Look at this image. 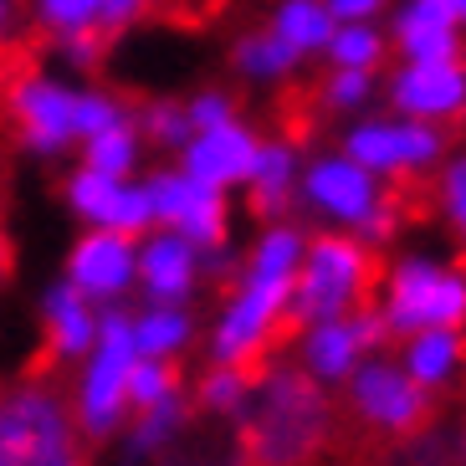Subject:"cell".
<instances>
[{
    "label": "cell",
    "instance_id": "1",
    "mask_svg": "<svg viewBox=\"0 0 466 466\" xmlns=\"http://www.w3.org/2000/svg\"><path fill=\"white\" fill-rule=\"evenodd\" d=\"M302 247H308V226L302 220H292V216L261 220L251 247L236 257L231 292L220 298L216 318H210V329H206L210 364H241V370H251L277 343V333L288 329L292 277H298Z\"/></svg>",
    "mask_w": 466,
    "mask_h": 466
},
{
    "label": "cell",
    "instance_id": "2",
    "mask_svg": "<svg viewBox=\"0 0 466 466\" xmlns=\"http://www.w3.org/2000/svg\"><path fill=\"white\" fill-rule=\"evenodd\" d=\"M292 210H302L318 231H349L374 251L400 236V200L390 195V185L380 175H370L359 159H349L339 144L302 154Z\"/></svg>",
    "mask_w": 466,
    "mask_h": 466
},
{
    "label": "cell",
    "instance_id": "3",
    "mask_svg": "<svg viewBox=\"0 0 466 466\" xmlns=\"http://www.w3.org/2000/svg\"><path fill=\"white\" fill-rule=\"evenodd\" d=\"M374 313L390 339L420 329H466V267L436 251H400L380 267Z\"/></svg>",
    "mask_w": 466,
    "mask_h": 466
},
{
    "label": "cell",
    "instance_id": "4",
    "mask_svg": "<svg viewBox=\"0 0 466 466\" xmlns=\"http://www.w3.org/2000/svg\"><path fill=\"white\" fill-rule=\"evenodd\" d=\"M374 282H380V261L374 247H364L349 231H308L298 277H292V308L288 323H318V318H343L374 302Z\"/></svg>",
    "mask_w": 466,
    "mask_h": 466
},
{
    "label": "cell",
    "instance_id": "5",
    "mask_svg": "<svg viewBox=\"0 0 466 466\" xmlns=\"http://www.w3.org/2000/svg\"><path fill=\"white\" fill-rule=\"evenodd\" d=\"M134 329H128V302H113L97 313V339L72 374V425L87 441H113L128 425V370H134Z\"/></svg>",
    "mask_w": 466,
    "mask_h": 466
},
{
    "label": "cell",
    "instance_id": "6",
    "mask_svg": "<svg viewBox=\"0 0 466 466\" xmlns=\"http://www.w3.org/2000/svg\"><path fill=\"white\" fill-rule=\"evenodd\" d=\"M77 93L83 77L56 67H21L0 93V113L15 149L36 165H62L77 154Z\"/></svg>",
    "mask_w": 466,
    "mask_h": 466
},
{
    "label": "cell",
    "instance_id": "7",
    "mask_svg": "<svg viewBox=\"0 0 466 466\" xmlns=\"http://www.w3.org/2000/svg\"><path fill=\"white\" fill-rule=\"evenodd\" d=\"M251 420V451L267 466H298L308 461L318 441H323V384H313L302 370H277L261 384H251L247 410Z\"/></svg>",
    "mask_w": 466,
    "mask_h": 466
},
{
    "label": "cell",
    "instance_id": "8",
    "mask_svg": "<svg viewBox=\"0 0 466 466\" xmlns=\"http://www.w3.org/2000/svg\"><path fill=\"white\" fill-rule=\"evenodd\" d=\"M0 466H83L67 400L42 380L0 390Z\"/></svg>",
    "mask_w": 466,
    "mask_h": 466
},
{
    "label": "cell",
    "instance_id": "9",
    "mask_svg": "<svg viewBox=\"0 0 466 466\" xmlns=\"http://www.w3.org/2000/svg\"><path fill=\"white\" fill-rule=\"evenodd\" d=\"M339 149L349 159L380 175L384 185L395 179H415V175H431V169L446 159V128L441 124H420V118H405V113L384 108V113H359L349 118L339 134Z\"/></svg>",
    "mask_w": 466,
    "mask_h": 466
},
{
    "label": "cell",
    "instance_id": "10",
    "mask_svg": "<svg viewBox=\"0 0 466 466\" xmlns=\"http://www.w3.org/2000/svg\"><path fill=\"white\" fill-rule=\"evenodd\" d=\"M144 185H149L154 226L185 236L190 247H200V257L231 251V231H236L231 190H220V185H210V179L190 175L185 165L144 169Z\"/></svg>",
    "mask_w": 466,
    "mask_h": 466
},
{
    "label": "cell",
    "instance_id": "11",
    "mask_svg": "<svg viewBox=\"0 0 466 466\" xmlns=\"http://www.w3.org/2000/svg\"><path fill=\"white\" fill-rule=\"evenodd\" d=\"M343 400H349V410L370 431H384V436H410L415 425L425 420V410H431V395L384 349L359 359V370L343 380Z\"/></svg>",
    "mask_w": 466,
    "mask_h": 466
},
{
    "label": "cell",
    "instance_id": "12",
    "mask_svg": "<svg viewBox=\"0 0 466 466\" xmlns=\"http://www.w3.org/2000/svg\"><path fill=\"white\" fill-rule=\"evenodd\" d=\"M390 343L384 318L374 313V302L354 308L343 318H318L298 329V370L313 384H343L359 370V359H370L374 349Z\"/></svg>",
    "mask_w": 466,
    "mask_h": 466
},
{
    "label": "cell",
    "instance_id": "13",
    "mask_svg": "<svg viewBox=\"0 0 466 466\" xmlns=\"http://www.w3.org/2000/svg\"><path fill=\"white\" fill-rule=\"evenodd\" d=\"M62 206L77 226H103L124 236H144L154 226L144 175H103V169L72 165L62 175Z\"/></svg>",
    "mask_w": 466,
    "mask_h": 466
},
{
    "label": "cell",
    "instance_id": "14",
    "mask_svg": "<svg viewBox=\"0 0 466 466\" xmlns=\"http://www.w3.org/2000/svg\"><path fill=\"white\" fill-rule=\"evenodd\" d=\"M62 277L97 308L128 302L138 288V236L103 231V226H83L72 236L67 257H62Z\"/></svg>",
    "mask_w": 466,
    "mask_h": 466
},
{
    "label": "cell",
    "instance_id": "15",
    "mask_svg": "<svg viewBox=\"0 0 466 466\" xmlns=\"http://www.w3.org/2000/svg\"><path fill=\"white\" fill-rule=\"evenodd\" d=\"M384 103L405 118L420 124H456L466 118V62L446 56V62H395L390 77H380Z\"/></svg>",
    "mask_w": 466,
    "mask_h": 466
},
{
    "label": "cell",
    "instance_id": "16",
    "mask_svg": "<svg viewBox=\"0 0 466 466\" xmlns=\"http://www.w3.org/2000/svg\"><path fill=\"white\" fill-rule=\"evenodd\" d=\"M206 288V257L190 247L185 236L149 226L138 236V288L134 298L144 302H195V292Z\"/></svg>",
    "mask_w": 466,
    "mask_h": 466
},
{
    "label": "cell",
    "instance_id": "17",
    "mask_svg": "<svg viewBox=\"0 0 466 466\" xmlns=\"http://www.w3.org/2000/svg\"><path fill=\"white\" fill-rule=\"evenodd\" d=\"M461 21L441 0H390L384 11V36L395 62H446L461 56Z\"/></svg>",
    "mask_w": 466,
    "mask_h": 466
},
{
    "label": "cell",
    "instance_id": "18",
    "mask_svg": "<svg viewBox=\"0 0 466 466\" xmlns=\"http://www.w3.org/2000/svg\"><path fill=\"white\" fill-rule=\"evenodd\" d=\"M257 149H261V134L247 118H231V124H216V128H195L190 144L175 154V165H185L190 175L236 195L247 185L251 165H257Z\"/></svg>",
    "mask_w": 466,
    "mask_h": 466
},
{
    "label": "cell",
    "instance_id": "19",
    "mask_svg": "<svg viewBox=\"0 0 466 466\" xmlns=\"http://www.w3.org/2000/svg\"><path fill=\"white\" fill-rule=\"evenodd\" d=\"M97 302H87L83 292L72 288L67 277H52L36 298V318H42V333H46V349H52L56 364H77V359L93 349L97 339Z\"/></svg>",
    "mask_w": 466,
    "mask_h": 466
},
{
    "label": "cell",
    "instance_id": "20",
    "mask_svg": "<svg viewBox=\"0 0 466 466\" xmlns=\"http://www.w3.org/2000/svg\"><path fill=\"white\" fill-rule=\"evenodd\" d=\"M400 370L420 384L425 395H441L451 390L456 380L466 374V329H420L405 333L395 349Z\"/></svg>",
    "mask_w": 466,
    "mask_h": 466
},
{
    "label": "cell",
    "instance_id": "21",
    "mask_svg": "<svg viewBox=\"0 0 466 466\" xmlns=\"http://www.w3.org/2000/svg\"><path fill=\"white\" fill-rule=\"evenodd\" d=\"M298 175H302V149L292 138H267L261 134V149H257V165L247 175V200L261 220H277L288 216L292 200H298Z\"/></svg>",
    "mask_w": 466,
    "mask_h": 466
},
{
    "label": "cell",
    "instance_id": "22",
    "mask_svg": "<svg viewBox=\"0 0 466 466\" xmlns=\"http://www.w3.org/2000/svg\"><path fill=\"white\" fill-rule=\"evenodd\" d=\"M128 329H134V349L144 359H185L200 339L190 302H138L128 308Z\"/></svg>",
    "mask_w": 466,
    "mask_h": 466
},
{
    "label": "cell",
    "instance_id": "23",
    "mask_svg": "<svg viewBox=\"0 0 466 466\" xmlns=\"http://www.w3.org/2000/svg\"><path fill=\"white\" fill-rule=\"evenodd\" d=\"M302 67H308V62H302L267 21H261V26H247L231 42V72L251 87H282V83H292Z\"/></svg>",
    "mask_w": 466,
    "mask_h": 466
},
{
    "label": "cell",
    "instance_id": "24",
    "mask_svg": "<svg viewBox=\"0 0 466 466\" xmlns=\"http://www.w3.org/2000/svg\"><path fill=\"white\" fill-rule=\"evenodd\" d=\"M77 165L103 169V175H144L149 144H144V134H138L134 113H124V118H113L108 128L87 134L83 144H77Z\"/></svg>",
    "mask_w": 466,
    "mask_h": 466
},
{
    "label": "cell",
    "instance_id": "25",
    "mask_svg": "<svg viewBox=\"0 0 466 466\" xmlns=\"http://www.w3.org/2000/svg\"><path fill=\"white\" fill-rule=\"evenodd\" d=\"M267 26L302 56V62H318V56L329 52V36H333V11L323 0H272V11H267Z\"/></svg>",
    "mask_w": 466,
    "mask_h": 466
},
{
    "label": "cell",
    "instance_id": "26",
    "mask_svg": "<svg viewBox=\"0 0 466 466\" xmlns=\"http://www.w3.org/2000/svg\"><path fill=\"white\" fill-rule=\"evenodd\" d=\"M103 15H108V0H26V26L46 42L103 31Z\"/></svg>",
    "mask_w": 466,
    "mask_h": 466
},
{
    "label": "cell",
    "instance_id": "27",
    "mask_svg": "<svg viewBox=\"0 0 466 466\" xmlns=\"http://www.w3.org/2000/svg\"><path fill=\"white\" fill-rule=\"evenodd\" d=\"M329 67H359V72H384L390 62V36H384V21H339L329 36V52H323Z\"/></svg>",
    "mask_w": 466,
    "mask_h": 466
},
{
    "label": "cell",
    "instance_id": "28",
    "mask_svg": "<svg viewBox=\"0 0 466 466\" xmlns=\"http://www.w3.org/2000/svg\"><path fill=\"white\" fill-rule=\"evenodd\" d=\"M134 124H138V134H144V144H149V154H169V159H175L195 134L190 113H185V97H175V93L144 97L134 108Z\"/></svg>",
    "mask_w": 466,
    "mask_h": 466
},
{
    "label": "cell",
    "instance_id": "29",
    "mask_svg": "<svg viewBox=\"0 0 466 466\" xmlns=\"http://www.w3.org/2000/svg\"><path fill=\"white\" fill-rule=\"evenodd\" d=\"M185 395L165 400L154 410H134V425H128V461H149V456H165L175 446V436L185 431Z\"/></svg>",
    "mask_w": 466,
    "mask_h": 466
},
{
    "label": "cell",
    "instance_id": "30",
    "mask_svg": "<svg viewBox=\"0 0 466 466\" xmlns=\"http://www.w3.org/2000/svg\"><path fill=\"white\" fill-rule=\"evenodd\" d=\"M374 97H380V72L329 67L323 83H318V103H323L333 118H359V113H370Z\"/></svg>",
    "mask_w": 466,
    "mask_h": 466
},
{
    "label": "cell",
    "instance_id": "31",
    "mask_svg": "<svg viewBox=\"0 0 466 466\" xmlns=\"http://www.w3.org/2000/svg\"><path fill=\"white\" fill-rule=\"evenodd\" d=\"M251 370H241V364H210L206 374H200V384H195V405L210 415H241L251 400Z\"/></svg>",
    "mask_w": 466,
    "mask_h": 466
},
{
    "label": "cell",
    "instance_id": "32",
    "mask_svg": "<svg viewBox=\"0 0 466 466\" xmlns=\"http://www.w3.org/2000/svg\"><path fill=\"white\" fill-rule=\"evenodd\" d=\"M185 395V384H179V370L175 359H134V370H128V415L134 410H154V405H165V400H179Z\"/></svg>",
    "mask_w": 466,
    "mask_h": 466
},
{
    "label": "cell",
    "instance_id": "33",
    "mask_svg": "<svg viewBox=\"0 0 466 466\" xmlns=\"http://www.w3.org/2000/svg\"><path fill=\"white\" fill-rule=\"evenodd\" d=\"M436 206H441V220L466 247V149H456V154L446 149V159L436 165Z\"/></svg>",
    "mask_w": 466,
    "mask_h": 466
},
{
    "label": "cell",
    "instance_id": "34",
    "mask_svg": "<svg viewBox=\"0 0 466 466\" xmlns=\"http://www.w3.org/2000/svg\"><path fill=\"white\" fill-rule=\"evenodd\" d=\"M185 113H190V128H216V124L241 118V103H236L231 87L206 83V87H195V93H185Z\"/></svg>",
    "mask_w": 466,
    "mask_h": 466
},
{
    "label": "cell",
    "instance_id": "35",
    "mask_svg": "<svg viewBox=\"0 0 466 466\" xmlns=\"http://www.w3.org/2000/svg\"><path fill=\"white\" fill-rule=\"evenodd\" d=\"M108 42L113 36H103V31H87V36H62V42H52V56L62 62L56 72H67V77H83V72H93L103 56H108Z\"/></svg>",
    "mask_w": 466,
    "mask_h": 466
},
{
    "label": "cell",
    "instance_id": "36",
    "mask_svg": "<svg viewBox=\"0 0 466 466\" xmlns=\"http://www.w3.org/2000/svg\"><path fill=\"white\" fill-rule=\"evenodd\" d=\"M159 0H108V15H103V31L108 36H124V31H134L144 15L154 11Z\"/></svg>",
    "mask_w": 466,
    "mask_h": 466
},
{
    "label": "cell",
    "instance_id": "37",
    "mask_svg": "<svg viewBox=\"0 0 466 466\" xmlns=\"http://www.w3.org/2000/svg\"><path fill=\"white\" fill-rule=\"evenodd\" d=\"M333 11V21H384L390 0H323Z\"/></svg>",
    "mask_w": 466,
    "mask_h": 466
},
{
    "label": "cell",
    "instance_id": "38",
    "mask_svg": "<svg viewBox=\"0 0 466 466\" xmlns=\"http://www.w3.org/2000/svg\"><path fill=\"white\" fill-rule=\"evenodd\" d=\"M21 31H26V0H0V52L15 46Z\"/></svg>",
    "mask_w": 466,
    "mask_h": 466
},
{
    "label": "cell",
    "instance_id": "39",
    "mask_svg": "<svg viewBox=\"0 0 466 466\" xmlns=\"http://www.w3.org/2000/svg\"><path fill=\"white\" fill-rule=\"evenodd\" d=\"M441 5H446V11H451L456 21H461V26H466V0H441Z\"/></svg>",
    "mask_w": 466,
    "mask_h": 466
}]
</instances>
